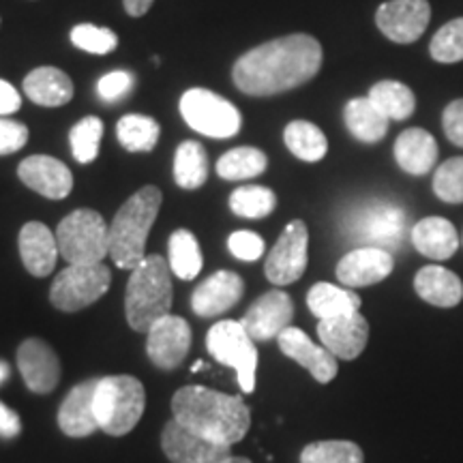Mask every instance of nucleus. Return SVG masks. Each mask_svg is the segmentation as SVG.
I'll use <instances>...</instances> for the list:
<instances>
[{"mask_svg":"<svg viewBox=\"0 0 463 463\" xmlns=\"http://www.w3.org/2000/svg\"><path fill=\"white\" fill-rule=\"evenodd\" d=\"M133 89V75L129 71H112L106 73L97 84V92L103 101H118L129 95Z\"/></svg>","mask_w":463,"mask_h":463,"instance_id":"obj_43","label":"nucleus"},{"mask_svg":"<svg viewBox=\"0 0 463 463\" xmlns=\"http://www.w3.org/2000/svg\"><path fill=\"white\" fill-rule=\"evenodd\" d=\"M444 133L455 146L463 148V99L450 101L442 114Z\"/></svg>","mask_w":463,"mask_h":463,"instance_id":"obj_45","label":"nucleus"},{"mask_svg":"<svg viewBox=\"0 0 463 463\" xmlns=\"http://www.w3.org/2000/svg\"><path fill=\"white\" fill-rule=\"evenodd\" d=\"M283 140L294 157L316 164L326 157L328 140L322 129L309 120H292L283 131Z\"/></svg>","mask_w":463,"mask_h":463,"instance_id":"obj_30","label":"nucleus"},{"mask_svg":"<svg viewBox=\"0 0 463 463\" xmlns=\"http://www.w3.org/2000/svg\"><path fill=\"white\" fill-rule=\"evenodd\" d=\"M352 234L367 247H380L391 251L402 245L405 234V213L395 204H373L356 213L352 222Z\"/></svg>","mask_w":463,"mask_h":463,"instance_id":"obj_14","label":"nucleus"},{"mask_svg":"<svg viewBox=\"0 0 463 463\" xmlns=\"http://www.w3.org/2000/svg\"><path fill=\"white\" fill-rule=\"evenodd\" d=\"M317 337L333 356L341 361H354L367 345L369 322L361 316V311L328 317L317 324Z\"/></svg>","mask_w":463,"mask_h":463,"instance_id":"obj_17","label":"nucleus"},{"mask_svg":"<svg viewBox=\"0 0 463 463\" xmlns=\"http://www.w3.org/2000/svg\"><path fill=\"white\" fill-rule=\"evenodd\" d=\"M172 414L189 431L223 447L239 444L251 427V410L241 395H225L198 384L176 391Z\"/></svg>","mask_w":463,"mask_h":463,"instance_id":"obj_2","label":"nucleus"},{"mask_svg":"<svg viewBox=\"0 0 463 463\" xmlns=\"http://www.w3.org/2000/svg\"><path fill=\"white\" fill-rule=\"evenodd\" d=\"M228 463H251V461H249L247 457H232Z\"/></svg>","mask_w":463,"mask_h":463,"instance_id":"obj_50","label":"nucleus"},{"mask_svg":"<svg viewBox=\"0 0 463 463\" xmlns=\"http://www.w3.org/2000/svg\"><path fill=\"white\" fill-rule=\"evenodd\" d=\"M15 358L28 391L34 395H50L56 389L61 382V361L48 341L37 337L22 341Z\"/></svg>","mask_w":463,"mask_h":463,"instance_id":"obj_16","label":"nucleus"},{"mask_svg":"<svg viewBox=\"0 0 463 463\" xmlns=\"http://www.w3.org/2000/svg\"><path fill=\"white\" fill-rule=\"evenodd\" d=\"M208 178V157L200 142H183L174 157V181L183 189H200Z\"/></svg>","mask_w":463,"mask_h":463,"instance_id":"obj_33","label":"nucleus"},{"mask_svg":"<svg viewBox=\"0 0 463 463\" xmlns=\"http://www.w3.org/2000/svg\"><path fill=\"white\" fill-rule=\"evenodd\" d=\"M245 292V281L230 270H217L206 277L191 294V309L200 317H217L232 309Z\"/></svg>","mask_w":463,"mask_h":463,"instance_id":"obj_22","label":"nucleus"},{"mask_svg":"<svg viewBox=\"0 0 463 463\" xmlns=\"http://www.w3.org/2000/svg\"><path fill=\"white\" fill-rule=\"evenodd\" d=\"M410 239L416 251L431 260H449L459 249V234L455 225L444 217L420 219L412 228Z\"/></svg>","mask_w":463,"mask_h":463,"instance_id":"obj_24","label":"nucleus"},{"mask_svg":"<svg viewBox=\"0 0 463 463\" xmlns=\"http://www.w3.org/2000/svg\"><path fill=\"white\" fill-rule=\"evenodd\" d=\"M161 449L172 463H228L234 457L230 447L211 442L174 419L161 431Z\"/></svg>","mask_w":463,"mask_h":463,"instance_id":"obj_13","label":"nucleus"},{"mask_svg":"<svg viewBox=\"0 0 463 463\" xmlns=\"http://www.w3.org/2000/svg\"><path fill=\"white\" fill-rule=\"evenodd\" d=\"M266 165H269V159L262 150L241 146L222 155V159L217 161V174L223 181H247V178L260 176Z\"/></svg>","mask_w":463,"mask_h":463,"instance_id":"obj_35","label":"nucleus"},{"mask_svg":"<svg viewBox=\"0 0 463 463\" xmlns=\"http://www.w3.org/2000/svg\"><path fill=\"white\" fill-rule=\"evenodd\" d=\"M361 297L352 289H344L333 283H316L307 294V307L317 320H328V317H337L345 314H354L361 309Z\"/></svg>","mask_w":463,"mask_h":463,"instance_id":"obj_29","label":"nucleus"},{"mask_svg":"<svg viewBox=\"0 0 463 463\" xmlns=\"http://www.w3.org/2000/svg\"><path fill=\"white\" fill-rule=\"evenodd\" d=\"M433 194L447 204H463V157H453L438 167Z\"/></svg>","mask_w":463,"mask_h":463,"instance_id":"obj_40","label":"nucleus"},{"mask_svg":"<svg viewBox=\"0 0 463 463\" xmlns=\"http://www.w3.org/2000/svg\"><path fill=\"white\" fill-rule=\"evenodd\" d=\"M116 136L129 153H150L157 146L161 127L155 118L142 114H127L116 125Z\"/></svg>","mask_w":463,"mask_h":463,"instance_id":"obj_34","label":"nucleus"},{"mask_svg":"<svg viewBox=\"0 0 463 463\" xmlns=\"http://www.w3.org/2000/svg\"><path fill=\"white\" fill-rule=\"evenodd\" d=\"M161 189L146 184L131 195L109 223V258L118 269L133 270L146 258V239L161 208Z\"/></svg>","mask_w":463,"mask_h":463,"instance_id":"obj_3","label":"nucleus"},{"mask_svg":"<svg viewBox=\"0 0 463 463\" xmlns=\"http://www.w3.org/2000/svg\"><path fill=\"white\" fill-rule=\"evenodd\" d=\"M22 431V420L17 416L15 410H11L9 405H5L0 402V438L11 439L15 436H20Z\"/></svg>","mask_w":463,"mask_h":463,"instance_id":"obj_46","label":"nucleus"},{"mask_svg":"<svg viewBox=\"0 0 463 463\" xmlns=\"http://www.w3.org/2000/svg\"><path fill=\"white\" fill-rule=\"evenodd\" d=\"M146 354L155 367L172 372L183 364L191 347V326L181 316L167 314L146 333Z\"/></svg>","mask_w":463,"mask_h":463,"instance_id":"obj_11","label":"nucleus"},{"mask_svg":"<svg viewBox=\"0 0 463 463\" xmlns=\"http://www.w3.org/2000/svg\"><path fill=\"white\" fill-rule=\"evenodd\" d=\"M17 176L34 194L48 200H65L73 189V174L69 167L48 155H33L17 167Z\"/></svg>","mask_w":463,"mask_h":463,"instance_id":"obj_18","label":"nucleus"},{"mask_svg":"<svg viewBox=\"0 0 463 463\" xmlns=\"http://www.w3.org/2000/svg\"><path fill=\"white\" fill-rule=\"evenodd\" d=\"M416 294L433 307H450L459 305L463 300V283L453 270L444 269V266H425L414 277Z\"/></svg>","mask_w":463,"mask_h":463,"instance_id":"obj_26","label":"nucleus"},{"mask_svg":"<svg viewBox=\"0 0 463 463\" xmlns=\"http://www.w3.org/2000/svg\"><path fill=\"white\" fill-rule=\"evenodd\" d=\"M181 114L191 129L217 140L236 136L242 125L241 112L234 103L206 89H189L184 92L181 97Z\"/></svg>","mask_w":463,"mask_h":463,"instance_id":"obj_9","label":"nucleus"},{"mask_svg":"<svg viewBox=\"0 0 463 463\" xmlns=\"http://www.w3.org/2000/svg\"><path fill=\"white\" fill-rule=\"evenodd\" d=\"M28 142V127L11 118H0V155H14Z\"/></svg>","mask_w":463,"mask_h":463,"instance_id":"obj_44","label":"nucleus"},{"mask_svg":"<svg viewBox=\"0 0 463 463\" xmlns=\"http://www.w3.org/2000/svg\"><path fill=\"white\" fill-rule=\"evenodd\" d=\"M369 101L389 120H405L414 114L416 97L408 86L395 80H384L372 86Z\"/></svg>","mask_w":463,"mask_h":463,"instance_id":"obj_31","label":"nucleus"},{"mask_svg":"<svg viewBox=\"0 0 463 463\" xmlns=\"http://www.w3.org/2000/svg\"><path fill=\"white\" fill-rule=\"evenodd\" d=\"M22 108V97L14 86L0 80V116H11Z\"/></svg>","mask_w":463,"mask_h":463,"instance_id":"obj_47","label":"nucleus"},{"mask_svg":"<svg viewBox=\"0 0 463 463\" xmlns=\"http://www.w3.org/2000/svg\"><path fill=\"white\" fill-rule=\"evenodd\" d=\"M9 378V364L5 361H0V384Z\"/></svg>","mask_w":463,"mask_h":463,"instance_id":"obj_49","label":"nucleus"},{"mask_svg":"<svg viewBox=\"0 0 463 463\" xmlns=\"http://www.w3.org/2000/svg\"><path fill=\"white\" fill-rule=\"evenodd\" d=\"M26 97L37 106L58 108L73 99V82L56 67H37L24 78Z\"/></svg>","mask_w":463,"mask_h":463,"instance_id":"obj_27","label":"nucleus"},{"mask_svg":"<svg viewBox=\"0 0 463 463\" xmlns=\"http://www.w3.org/2000/svg\"><path fill=\"white\" fill-rule=\"evenodd\" d=\"M155 0H123L125 5V11L129 14L131 17H142L148 14V9L153 7Z\"/></svg>","mask_w":463,"mask_h":463,"instance_id":"obj_48","label":"nucleus"},{"mask_svg":"<svg viewBox=\"0 0 463 463\" xmlns=\"http://www.w3.org/2000/svg\"><path fill=\"white\" fill-rule=\"evenodd\" d=\"M56 242L69 264H99L109 256V225L97 211L80 208L58 223Z\"/></svg>","mask_w":463,"mask_h":463,"instance_id":"obj_6","label":"nucleus"},{"mask_svg":"<svg viewBox=\"0 0 463 463\" xmlns=\"http://www.w3.org/2000/svg\"><path fill=\"white\" fill-rule=\"evenodd\" d=\"M292 320L294 303L289 294L281 289H270L249 307L241 324L253 341H270L292 326Z\"/></svg>","mask_w":463,"mask_h":463,"instance_id":"obj_15","label":"nucleus"},{"mask_svg":"<svg viewBox=\"0 0 463 463\" xmlns=\"http://www.w3.org/2000/svg\"><path fill=\"white\" fill-rule=\"evenodd\" d=\"M431 7L427 0H389L375 11V24L395 43H414L427 31Z\"/></svg>","mask_w":463,"mask_h":463,"instance_id":"obj_12","label":"nucleus"},{"mask_svg":"<svg viewBox=\"0 0 463 463\" xmlns=\"http://www.w3.org/2000/svg\"><path fill=\"white\" fill-rule=\"evenodd\" d=\"M307 247H309V232L305 222L294 219L281 232L279 241L269 251L264 262V273L275 286H289L298 281L307 270Z\"/></svg>","mask_w":463,"mask_h":463,"instance_id":"obj_10","label":"nucleus"},{"mask_svg":"<svg viewBox=\"0 0 463 463\" xmlns=\"http://www.w3.org/2000/svg\"><path fill=\"white\" fill-rule=\"evenodd\" d=\"M103 136V123L97 116H86L69 133L73 157L78 164H92L99 155V144Z\"/></svg>","mask_w":463,"mask_h":463,"instance_id":"obj_38","label":"nucleus"},{"mask_svg":"<svg viewBox=\"0 0 463 463\" xmlns=\"http://www.w3.org/2000/svg\"><path fill=\"white\" fill-rule=\"evenodd\" d=\"M112 273L103 262L99 264H69L62 273L56 275L50 288V303L58 311L86 309L97 303L109 289Z\"/></svg>","mask_w":463,"mask_h":463,"instance_id":"obj_8","label":"nucleus"},{"mask_svg":"<svg viewBox=\"0 0 463 463\" xmlns=\"http://www.w3.org/2000/svg\"><path fill=\"white\" fill-rule=\"evenodd\" d=\"M165 258L146 256L131 270L125 292L127 324L137 333L150 326L172 309V277Z\"/></svg>","mask_w":463,"mask_h":463,"instance_id":"obj_4","label":"nucleus"},{"mask_svg":"<svg viewBox=\"0 0 463 463\" xmlns=\"http://www.w3.org/2000/svg\"><path fill=\"white\" fill-rule=\"evenodd\" d=\"M345 125L356 140L364 144H375L389 131L391 120L369 101V97H356L347 101L344 112Z\"/></svg>","mask_w":463,"mask_h":463,"instance_id":"obj_28","label":"nucleus"},{"mask_svg":"<svg viewBox=\"0 0 463 463\" xmlns=\"http://www.w3.org/2000/svg\"><path fill=\"white\" fill-rule=\"evenodd\" d=\"M300 463H364V455L354 442L324 439L307 444L300 453Z\"/></svg>","mask_w":463,"mask_h":463,"instance_id":"obj_37","label":"nucleus"},{"mask_svg":"<svg viewBox=\"0 0 463 463\" xmlns=\"http://www.w3.org/2000/svg\"><path fill=\"white\" fill-rule=\"evenodd\" d=\"M206 350L215 361L234 369L242 392L256 391L258 347L241 322L222 320L206 335Z\"/></svg>","mask_w":463,"mask_h":463,"instance_id":"obj_7","label":"nucleus"},{"mask_svg":"<svg viewBox=\"0 0 463 463\" xmlns=\"http://www.w3.org/2000/svg\"><path fill=\"white\" fill-rule=\"evenodd\" d=\"M322 45L311 34H288L249 50L234 62L236 89L251 97H270L298 89L322 67Z\"/></svg>","mask_w":463,"mask_h":463,"instance_id":"obj_1","label":"nucleus"},{"mask_svg":"<svg viewBox=\"0 0 463 463\" xmlns=\"http://www.w3.org/2000/svg\"><path fill=\"white\" fill-rule=\"evenodd\" d=\"M275 206L277 195L262 184H247L230 195L232 213L242 219H264L275 211Z\"/></svg>","mask_w":463,"mask_h":463,"instance_id":"obj_36","label":"nucleus"},{"mask_svg":"<svg viewBox=\"0 0 463 463\" xmlns=\"http://www.w3.org/2000/svg\"><path fill=\"white\" fill-rule=\"evenodd\" d=\"M395 159L403 172L422 176L433 170L438 161V142L430 131L405 129L395 142Z\"/></svg>","mask_w":463,"mask_h":463,"instance_id":"obj_25","label":"nucleus"},{"mask_svg":"<svg viewBox=\"0 0 463 463\" xmlns=\"http://www.w3.org/2000/svg\"><path fill=\"white\" fill-rule=\"evenodd\" d=\"M167 264H170V270L178 279L191 281L200 275L202 264V251L198 245V239L191 234L189 230H176L170 236V245H167Z\"/></svg>","mask_w":463,"mask_h":463,"instance_id":"obj_32","label":"nucleus"},{"mask_svg":"<svg viewBox=\"0 0 463 463\" xmlns=\"http://www.w3.org/2000/svg\"><path fill=\"white\" fill-rule=\"evenodd\" d=\"M17 245H20L22 264L33 277H48L54 270L61 251H58L56 234H52L48 225L42 222L24 223Z\"/></svg>","mask_w":463,"mask_h":463,"instance_id":"obj_23","label":"nucleus"},{"mask_svg":"<svg viewBox=\"0 0 463 463\" xmlns=\"http://www.w3.org/2000/svg\"><path fill=\"white\" fill-rule=\"evenodd\" d=\"M71 43L89 54H109L118 45L114 31L95 24H80L71 31Z\"/></svg>","mask_w":463,"mask_h":463,"instance_id":"obj_41","label":"nucleus"},{"mask_svg":"<svg viewBox=\"0 0 463 463\" xmlns=\"http://www.w3.org/2000/svg\"><path fill=\"white\" fill-rule=\"evenodd\" d=\"M395 269L391 251L380 247H358L337 264V279L345 288H364L384 281Z\"/></svg>","mask_w":463,"mask_h":463,"instance_id":"obj_20","label":"nucleus"},{"mask_svg":"<svg viewBox=\"0 0 463 463\" xmlns=\"http://www.w3.org/2000/svg\"><path fill=\"white\" fill-rule=\"evenodd\" d=\"M146 408V391L133 375L99 378L95 392V412L99 430L108 436H127L140 422Z\"/></svg>","mask_w":463,"mask_h":463,"instance_id":"obj_5","label":"nucleus"},{"mask_svg":"<svg viewBox=\"0 0 463 463\" xmlns=\"http://www.w3.org/2000/svg\"><path fill=\"white\" fill-rule=\"evenodd\" d=\"M228 247L232 256L242 260V262H256L264 256V241L256 232L239 230L228 239Z\"/></svg>","mask_w":463,"mask_h":463,"instance_id":"obj_42","label":"nucleus"},{"mask_svg":"<svg viewBox=\"0 0 463 463\" xmlns=\"http://www.w3.org/2000/svg\"><path fill=\"white\" fill-rule=\"evenodd\" d=\"M277 344H279L283 354L292 358L294 363H298L300 367H305L320 384H328L339 372L337 356H333L324 345L314 344V341L307 337V333L297 326L286 328L277 337Z\"/></svg>","mask_w":463,"mask_h":463,"instance_id":"obj_19","label":"nucleus"},{"mask_svg":"<svg viewBox=\"0 0 463 463\" xmlns=\"http://www.w3.org/2000/svg\"><path fill=\"white\" fill-rule=\"evenodd\" d=\"M99 378L80 382L67 392L65 402L58 410V427L69 438H89L99 430V420L95 412V392Z\"/></svg>","mask_w":463,"mask_h":463,"instance_id":"obj_21","label":"nucleus"},{"mask_svg":"<svg viewBox=\"0 0 463 463\" xmlns=\"http://www.w3.org/2000/svg\"><path fill=\"white\" fill-rule=\"evenodd\" d=\"M430 54L433 61L444 62V65L463 61V17L450 20L433 34Z\"/></svg>","mask_w":463,"mask_h":463,"instance_id":"obj_39","label":"nucleus"}]
</instances>
